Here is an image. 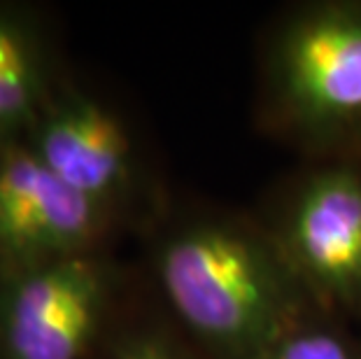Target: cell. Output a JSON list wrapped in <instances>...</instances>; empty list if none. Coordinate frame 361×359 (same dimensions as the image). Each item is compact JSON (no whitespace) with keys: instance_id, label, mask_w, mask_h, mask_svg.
Instances as JSON below:
<instances>
[{"instance_id":"277c9868","label":"cell","mask_w":361,"mask_h":359,"mask_svg":"<svg viewBox=\"0 0 361 359\" xmlns=\"http://www.w3.org/2000/svg\"><path fill=\"white\" fill-rule=\"evenodd\" d=\"M105 212L49 173L24 142L0 150V269L89 252Z\"/></svg>"},{"instance_id":"52a82bcc","label":"cell","mask_w":361,"mask_h":359,"mask_svg":"<svg viewBox=\"0 0 361 359\" xmlns=\"http://www.w3.org/2000/svg\"><path fill=\"white\" fill-rule=\"evenodd\" d=\"M51 94L40 24L26 7L0 3V150L24 140Z\"/></svg>"},{"instance_id":"ba28073f","label":"cell","mask_w":361,"mask_h":359,"mask_svg":"<svg viewBox=\"0 0 361 359\" xmlns=\"http://www.w3.org/2000/svg\"><path fill=\"white\" fill-rule=\"evenodd\" d=\"M257 359H359L343 339L324 329L294 327Z\"/></svg>"},{"instance_id":"5b68a950","label":"cell","mask_w":361,"mask_h":359,"mask_svg":"<svg viewBox=\"0 0 361 359\" xmlns=\"http://www.w3.org/2000/svg\"><path fill=\"white\" fill-rule=\"evenodd\" d=\"M21 142L63 185L103 210L130 182V145L121 121L78 91H54Z\"/></svg>"},{"instance_id":"3957f363","label":"cell","mask_w":361,"mask_h":359,"mask_svg":"<svg viewBox=\"0 0 361 359\" xmlns=\"http://www.w3.org/2000/svg\"><path fill=\"white\" fill-rule=\"evenodd\" d=\"M278 84L305 128H361V7L326 5L298 17L280 42Z\"/></svg>"},{"instance_id":"7a4b0ae2","label":"cell","mask_w":361,"mask_h":359,"mask_svg":"<svg viewBox=\"0 0 361 359\" xmlns=\"http://www.w3.org/2000/svg\"><path fill=\"white\" fill-rule=\"evenodd\" d=\"M110 305L89 252L0 269V359H84Z\"/></svg>"},{"instance_id":"8992f818","label":"cell","mask_w":361,"mask_h":359,"mask_svg":"<svg viewBox=\"0 0 361 359\" xmlns=\"http://www.w3.org/2000/svg\"><path fill=\"white\" fill-rule=\"evenodd\" d=\"M289 250L314 287L361 303V175L345 168L314 175L291 210Z\"/></svg>"},{"instance_id":"9c48e42d","label":"cell","mask_w":361,"mask_h":359,"mask_svg":"<svg viewBox=\"0 0 361 359\" xmlns=\"http://www.w3.org/2000/svg\"><path fill=\"white\" fill-rule=\"evenodd\" d=\"M107 359H182L175 350L159 336H130L117 343Z\"/></svg>"},{"instance_id":"6da1fadb","label":"cell","mask_w":361,"mask_h":359,"mask_svg":"<svg viewBox=\"0 0 361 359\" xmlns=\"http://www.w3.org/2000/svg\"><path fill=\"white\" fill-rule=\"evenodd\" d=\"M159 282L184 324L233 359H257L296 327L287 269L250 233L224 224L175 231L159 250Z\"/></svg>"}]
</instances>
